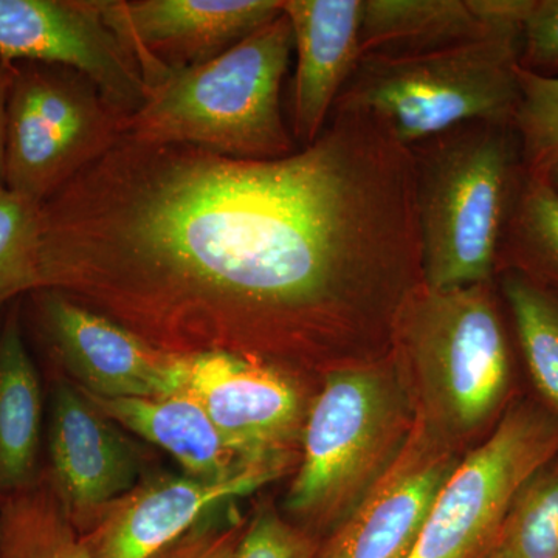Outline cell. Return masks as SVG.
Listing matches in <instances>:
<instances>
[{"label":"cell","mask_w":558,"mask_h":558,"mask_svg":"<svg viewBox=\"0 0 558 558\" xmlns=\"http://www.w3.org/2000/svg\"><path fill=\"white\" fill-rule=\"evenodd\" d=\"M457 464L432 425L418 418L319 558H409Z\"/></svg>","instance_id":"obj_12"},{"label":"cell","mask_w":558,"mask_h":558,"mask_svg":"<svg viewBox=\"0 0 558 558\" xmlns=\"http://www.w3.org/2000/svg\"><path fill=\"white\" fill-rule=\"evenodd\" d=\"M380 371L347 368L326 379L304 428L303 462L289 509L326 515L348 508L398 453L407 435L398 389Z\"/></svg>","instance_id":"obj_6"},{"label":"cell","mask_w":558,"mask_h":558,"mask_svg":"<svg viewBox=\"0 0 558 558\" xmlns=\"http://www.w3.org/2000/svg\"><path fill=\"white\" fill-rule=\"evenodd\" d=\"M3 314H5V307H3V310H0V325H2Z\"/></svg>","instance_id":"obj_32"},{"label":"cell","mask_w":558,"mask_h":558,"mask_svg":"<svg viewBox=\"0 0 558 558\" xmlns=\"http://www.w3.org/2000/svg\"><path fill=\"white\" fill-rule=\"evenodd\" d=\"M0 558H94L49 480L0 505Z\"/></svg>","instance_id":"obj_20"},{"label":"cell","mask_w":558,"mask_h":558,"mask_svg":"<svg viewBox=\"0 0 558 558\" xmlns=\"http://www.w3.org/2000/svg\"><path fill=\"white\" fill-rule=\"evenodd\" d=\"M242 534L238 524L205 520L153 558H238Z\"/></svg>","instance_id":"obj_28"},{"label":"cell","mask_w":558,"mask_h":558,"mask_svg":"<svg viewBox=\"0 0 558 558\" xmlns=\"http://www.w3.org/2000/svg\"><path fill=\"white\" fill-rule=\"evenodd\" d=\"M519 62L538 75L558 72V0H532L521 25Z\"/></svg>","instance_id":"obj_26"},{"label":"cell","mask_w":558,"mask_h":558,"mask_svg":"<svg viewBox=\"0 0 558 558\" xmlns=\"http://www.w3.org/2000/svg\"><path fill=\"white\" fill-rule=\"evenodd\" d=\"M0 57L75 70L124 117L146 100L138 64L98 0H0Z\"/></svg>","instance_id":"obj_10"},{"label":"cell","mask_w":558,"mask_h":558,"mask_svg":"<svg viewBox=\"0 0 558 558\" xmlns=\"http://www.w3.org/2000/svg\"><path fill=\"white\" fill-rule=\"evenodd\" d=\"M46 444L49 483L76 527L83 515L120 501L135 486L140 468L131 444L68 381L51 388Z\"/></svg>","instance_id":"obj_15"},{"label":"cell","mask_w":558,"mask_h":558,"mask_svg":"<svg viewBox=\"0 0 558 558\" xmlns=\"http://www.w3.org/2000/svg\"><path fill=\"white\" fill-rule=\"evenodd\" d=\"M363 0H282L296 53L292 126L300 148L317 140L360 60Z\"/></svg>","instance_id":"obj_16"},{"label":"cell","mask_w":558,"mask_h":558,"mask_svg":"<svg viewBox=\"0 0 558 558\" xmlns=\"http://www.w3.org/2000/svg\"><path fill=\"white\" fill-rule=\"evenodd\" d=\"M43 436V387L16 300L0 325V505L40 480Z\"/></svg>","instance_id":"obj_18"},{"label":"cell","mask_w":558,"mask_h":558,"mask_svg":"<svg viewBox=\"0 0 558 558\" xmlns=\"http://www.w3.org/2000/svg\"><path fill=\"white\" fill-rule=\"evenodd\" d=\"M495 548L508 558H558V468L543 469L523 487Z\"/></svg>","instance_id":"obj_23"},{"label":"cell","mask_w":558,"mask_h":558,"mask_svg":"<svg viewBox=\"0 0 558 558\" xmlns=\"http://www.w3.org/2000/svg\"><path fill=\"white\" fill-rule=\"evenodd\" d=\"M124 119L75 70L16 62L7 123L5 189L43 204L120 138Z\"/></svg>","instance_id":"obj_7"},{"label":"cell","mask_w":558,"mask_h":558,"mask_svg":"<svg viewBox=\"0 0 558 558\" xmlns=\"http://www.w3.org/2000/svg\"><path fill=\"white\" fill-rule=\"evenodd\" d=\"M532 0H363L360 58L413 57L521 31Z\"/></svg>","instance_id":"obj_17"},{"label":"cell","mask_w":558,"mask_h":558,"mask_svg":"<svg viewBox=\"0 0 558 558\" xmlns=\"http://www.w3.org/2000/svg\"><path fill=\"white\" fill-rule=\"evenodd\" d=\"M520 98L513 126L524 174L543 179L558 160V78L520 68Z\"/></svg>","instance_id":"obj_24"},{"label":"cell","mask_w":558,"mask_h":558,"mask_svg":"<svg viewBox=\"0 0 558 558\" xmlns=\"http://www.w3.org/2000/svg\"><path fill=\"white\" fill-rule=\"evenodd\" d=\"M182 391L201 403L244 461L275 457L301 416L299 392L277 371L240 352L208 349L182 355Z\"/></svg>","instance_id":"obj_13"},{"label":"cell","mask_w":558,"mask_h":558,"mask_svg":"<svg viewBox=\"0 0 558 558\" xmlns=\"http://www.w3.org/2000/svg\"><path fill=\"white\" fill-rule=\"evenodd\" d=\"M98 7L148 89L165 73L226 53L279 16L282 0H98Z\"/></svg>","instance_id":"obj_11"},{"label":"cell","mask_w":558,"mask_h":558,"mask_svg":"<svg viewBox=\"0 0 558 558\" xmlns=\"http://www.w3.org/2000/svg\"><path fill=\"white\" fill-rule=\"evenodd\" d=\"M314 548L306 535L279 517L264 512L242 534L238 558H312Z\"/></svg>","instance_id":"obj_27"},{"label":"cell","mask_w":558,"mask_h":558,"mask_svg":"<svg viewBox=\"0 0 558 558\" xmlns=\"http://www.w3.org/2000/svg\"><path fill=\"white\" fill-rule=\"evenodd\" d=\"M398 211L339 126L275 160L124 135L39 205V289L160 339L333 347L391 270Z\"/></svg>","instance_id":"obj_1"},{"label":"cell","mask_w":558,"mask_h":558,"mask_svg":"<svg viewBox=\"0 0 558 558\" xmlns=\"http://www.w3.org/2000/svg\"><path fill=\"white\" fill-rule=\"evenodd\" d=\"M275 457L253 459L222 478H167L126 495L84 538L94 558H153L196 527L216 506L266 486Z\"/></svg>","instance_id":"obj_14"},{"label":"cell","mask_w":558,"mask_h":558,"mask_svg":"<svg viewBox=\"0 0 558 558\" xmlns=\"http://www.w3.org/2000/svg\"><path fill=\"white\" fill-rule=\"evenodd\" d=\"M558 454V417L517 405L451 470L409 558H487L523 487Z\"/></svg>","instance_id":"obj_8"},{"label":"cell","mask_w":558,"mask_h":558,"mask_svg":"<svg viewBox=\"0 0 558 558\" xmlns=\"http://www.w3.org/2000/svg\"><path fill=\"white\" fill-rule=\"evenodd\" d=\"M392 341L447 428L478 427L505 399L510 347L494 281L454 289L422 284L400 312Z\"/></svg>","instance_id":"obj_5"},{"label":"cell","mask_w":558,"mask_h":558,"mask_svg":"<svg viewBox=\"0 0 558 558\" xmlns=\"http://www.w3.org/2000/svg\"><path fill=\"white\" fill-rule=\"evenodd\" d=\"M84 395L110 421L170 453L185 469L186 475L222 478L247 462L234 453L207 411L186 392L132 399Z\"/></svg>","instance_id":"obj_19"},{"label":"cell","mask_w":558,"mask_h":558,"mask_svg":"<svg viewBox=\"0 0 558 558\" xmlns=\"http://www.w3.org/2000/svg\"><path fill=\"white\" fill-rule=\"evenodd\" d=\"M487 558H508V557H506V554L502 553V550L495 548L494 550H492L490 556H488Z\"/></svg>","instance_id":"obj_31"},{"label":"cell","mask_w":558,"mask_h":558,"mask_svg":"<svg viewBox=\"0 0 558 558\" xmlns=\"http://www.w3.org/2000/svg\"><path fill=\"white\" fill-rule=\"evenodd\" d=\"M508 267L558 284V194L543 179L521 182L499 248L498 270Z\"/></svg>","instance_id":"obj_22"},{"label":"cell","mask_w":558,"mask_h":558,"mask_svg":"<svg viewBox=\"0 0 558 558\" xmlns=\"http://www.w3.org/2000/svg\"><path fill=\"white\" fill-rule=\"evenodd\" d=\"M521 31L413 57L360 58L333 108L363 110L405 148L469 121H513Z\"/></svg>","instance_id":"obj_4"},{"label":"cell","mask_w":558,"mask_h":558,"mask_svg":"<svg viewBox=\"0 0 558 558\" xmlns=\"http://www.w3.org/2000/svg\"><path fill=\"white\" fill-rule=\"evenodd\" d=\"M508 304L529 374L539 395L558 413V293L517 269H501Z\"/></svg>","instance_id":"obj_21"},{"label":"cell","mask_w":558,"mask_h":558,"mask_svg":"<svg viewBox=\"0 0 558 558\" xmlns=\"http://www.w3.org/2000/svg\"><path fill=\"white\" fill-rule=\"evenodd\" d=\"M39 205L0 189V310L39 288Z\"/></svg>","instance_id":"obj_25"},{"label":"cell","mask_w":558,"mask_h":558,"mask_svg":"<svg viewBox=\"0 0 558 558\" xmlns=\"http://www.w3.org/2000/svg\"><path fill=\"white\" fill-rule=\"evenodd\" d=\"M293 33L279 14L215 60L165 73L123 120V134L175 143L240 160H275L295 153L281 110V86Z\"/></svg>","instance_id":"obj_2"},{"label":"cell","mask_w":558,"mask_h":558,"mask_svg":"<svg viewBox=\"0 0 558 558\" xmlns=\"http://www.w3.org/2000/svg\"><path fill=\"white\" fill-rule=\"evenodd\" d=\"M25 299L40 339L87 395L132 399L182 391V355L165 354L137 332L58 290H33Z\"/></svg>","instance_id":"obj_9"},{"label":"cell","mask_w":558,"mask_h":558,"mask_svg":"<svg viewBox=\"0 0 558 558\" xmlns=\"http://www.w3.org/2000/svg\"><path fill=\"white\" fill-rule=\"evenodd\" d=\"M14 70L16 64H11L0 57V189L5 186L7 123H9V101Z\"/></svg>","instance_id":"obj_29"},{"label":"cell","mask_w":558,"mask_h":558,"mask_svg":"<svg viewBox=\"0 0 558 558\" xmlns=\"http://www.w3.org/2000/svg\"><path fill=\"white\" fill-rule=\"evenodd\" d=\"M424 286L494 281L524 179L513 121H469L411 146Z\"/></svg>","instance_id":"obj_3"},{"label":"cell","mask_w":558,"mask_h":558,"mask_svg":"<svg viewBox=\"0 0 558 558\" xmlns=\"http://www.w3.org/2000/svg\"><path fill=\"white\" fill-rule=\"evenodd\" d=\"M543 180L558 194V160L549 168Z\"/></svg>","instance_id":"obj_30"}]
</instances>
